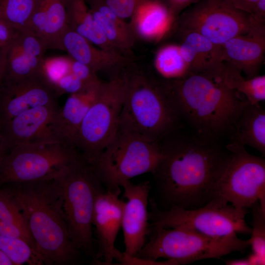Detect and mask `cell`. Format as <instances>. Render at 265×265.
<instances>
[{
  "label": "cell",
  "instance_id": "obj_34",
  "mask_svg": "<svg viewBox=\"0 0 265 265\" xmlns=\"http://www.w3.org/2000/svg\"><path fill=\"white\" fill-rule=\"evenodd\" d=\"M114 260L119 264L123 265H177L178 263L173 260H167L158 261L147 259L136 256H132L128 254L125 252H121L117 249Z\"/></svg>",
  "mask_w": 265,
  "mask_h": 265
},
{
  "label": "cell",
  "instance_id": "obj_16",
  "mask_svg": "<svg viewBox=\"0 0 265 265\" xmlns=\"http://www.w3.org/2000/svg\"><path fill=\"white\" fill-rule=\"evenodd\" d=\"M59 108L57 103L35 107L1 124L3 154L18 145L56 140L50 126Z\"/></svg>",
  "mask_w": 265,
  "mask_h": 265
},
{
  "label": "cell",
  "instance_id": "obj_12",
  "mask_svg": "<svg viewBox=\"0 0 265 265\" xmlns=\"http://www.w3.org/2000/svg\"><path fill=\"white\" fill-rule=\"evenodd\" d=\"M180 31L198 33L221 46L230 39L250 30V14L235 7L228 0H198L178 19Z\"/></svg>",
  "mask_w": 265,
  "mask_h": 265
},
{
  "label": "cell",
  "instance_id": "obj_11",
  "mask_svg": "<svg viewBox=\"0 0 265 265\" xmlns=\"http://www.w3.org/2000/svg\"><path fill=\"white\" fill-rule=\"evenodd\" d=\"M230 155L216 185V197L236 208H251L259 202L265 210V160L253 155L244 146L229 143Z\"/></svg>",
  "mask_w": 265,
  "mask_h": 265
},
{
  "label": "cell",
  "instance_id": "obj_7",
  "mask_svg": "<svg viewBox=\"0 0 265 265\" xmlns=\"http://www.w3.org/2000/svg\"><path fill=\"white\" fill-rule=\"evenodd\" d=\"M161 154L160 142L119 127L112 139L90 165L106 189H114L132 178L153 173Z\"/></svg>",
  "mask_w": 265,
  "mask_h": 265
},
{
  "label": "cell",
  "instance_id": "obj_21",
  "mask_svg": "<svg viewBox=\"0 0 265 265\" xmlns=\"http://www.w3.org/2000/svg\"><path fill=\"white\" fill-rule=\"evenodd\" d=\"M181 54L190 74H209L223 62L221 46L216 45L202 35L191 31H180Z\"/></svg>",
  "mask_w": 265,
  "mask_h": 265
},
{
  "label": "cell",
  "instance_id": "obj_22",
  "mask_svg": "<svg viewBox=\"0 0 265 265\" xmlns=\"http://www.w3.org/2000/svg\"><path fill=\"white\" fill-rule=\"evenodd\" d=\"M92 44L68 26L60 37L59 49L66 51L73 59L95 72L120 63L122 57L118 53L98 49Z\"/></svg>",
  "mask_w": 265,
  "mask_h": 265
},
{
  "label": "cell",
  "instance_id": "obj_1",
  "mask_svg": "<svg viewBox=\"0 0 265 265\" xmlns=\"http://www.w3.org/2000/svg\"><path fill=\"white\" fill-rule=\"evenodd\" d=\"M161 154L152 173L162 200L169 208L194 209L216 197V185L230 155L214 140L197 135L160 142Z\"/></svg>",
  "mask_w": 265,
  "mask_h": 265
},
{
  "label": "cell",
  "instance_id": "obj_39",
  "mask_svg": "<svg viewBox=\"0 0 265 265\" xmlns=\"http://www.w3.org/2000/svg\"><path fill=\"white\" fill-rule=\"evenodd\" d=\"M251 27H265V0H259L250 14Z\"/></svg>",
  "mask_w": 265,
  "mask_h": 265
},
{
  "label": "cell",
  "instance_id": "obj_13",
  "mask_svg": "<svg viewBox=\"0 0 265 265\" xmlns=\"http://www.w3.org/2000/svg\"><path fill=\"white\" fill-rule=\"evenodd\" d=\"M121 186L124 201L122 218L125 252L135 256L146 243L150 233L148 205L151 185L149 181L134 184L128 181Z\"/></svg>",
  "mask_w": 265,
  "mask_h": 265
},
{
  "label": "cell",
  "instance_id": "obj_29",
  "mask_svg": "<svg viewBox=\"0 0 265 265\" xmlns=\"http://www.w3.org/2000/svg\"><path fill=\"white\" fill-rule=\"evenodd\" d=\"M37 0H0V20L26 30Z\"/></svg>",
  "mask_w": 265,
  "mask_h": 265
},
{
  "label": "cell",
  "instance_id": "obj_41",
  "mask_svg": "<svg viewBox=\"0 0 265 265\" xmlns=\"http://www.w3.org/2000/svg\"><path fill=\"white\" fill-rule=\"evenodd\" d=\"M235 7L250 14L259 0H228Z\"/></svg>",
  "mask_w": 265,
  "mask_h": 265
},
{
  "label": "cell",
  "instance_id": "obj_18",
  "mask_svg": "<svg viewBox=\"0 0 265 265\" xmlns=\"http://www.w3.org/2000/svg\"><path fill=\"white\" fill-rule=\"evenodd\" d=\"M265 53V27H251L245 34L234 37L221 46L222 61L248 78L259 75Z\"/></svg>",
  "mask_w": 265,
  "mask_h": 265
},
{
  "label": "cell",
  "instance_id": "obj_26",
  "mask_svg": "<svg viewBox=\"0 0 265 265\" xmlns=\"http://www.w3.org/2000/svg\"><path fill=\"white\" fill-rule=\"evenodd\" d=\"M242 73L222 62L209 76L226 87L244 95L251 104L265 100V76L244 78Z\"/></svg>",
  "mask_w": 265,
  "mask_h": 265
},
{
  "label": "cell",
  "instance_id": "obj_19",
  "mask_svg": "<svg viewBox=\"0 0 265 265\" xmlns=\"http://www.w3.org/2000/svg\"><path fill=\"white\" fill-rule=\"evenodd\" d=\"M98 79L70 94L59 108L50 124L53 139L74 145V140L86 113L94 101L102 83Z\"/></svg>",
  "mask_w": 265,
  "mask_h": 265
},
{
  "label": "cell",
  "instance_id": "obj_23",
  "mask_svg": "<svg viewBox=\"0 0 265 265\" xmlns=\"http://www.w3.org/2000/svg\"><path fill=\"white\" fill-rule=\"evenodd\" d=\"M132 16L135 29L141 37L161 39L169 31L175 17L162 0H143Z\"/></svg>",
  "mask_w": 265,
  "mask_h": 265
},
{
  "label": "cell",
  "instance_id": "obj_2",
  "mask_svg": "<svg viewBox=\"0 0 265 265\" xmlns=\"http://www.w3.org/2000/svg\"><path fill=\"white\" fill-rule=\"evenodd\" d=\"M180 117L196 135L215 140L229 133L248 101L205 74H192L163 84Z\"/></svg>",
  "mask_w": 265,
  "mask_h": 265
},
{
  "label": "cell",
  "instance_id": "obj_25",
  "mask_svg": "<svg viewBox=\"0 0 265 265\" xmlns=\"http://www.w3.org/2000/svg\"><path fill=\"white\" fill-rule=\"evenodd\" d=\"M67 23L72 30L100 49L117 53L89 11L85 0H65Z\"/></svg>",
  "mask_w": 265,
  "mask_h": 265
},
{
  "label": "cell",
  "instance_id": "obj_9",
  "mask_svg": "<svg viewBox=\"0 0 265 265\" xmlns=\"http://www.w3.org/2000/svg\"><path fill=\"white\" fill-rule=\"evenodd\" d=\"M149 202V220L152 227H180L215 238L251 232L245 220L247 209L236 208L221 197H216L205 205L194 209L172 207L163 210L152 198Z\"/></svg>",
  "mask_w": 265,
  "mask_h": 265
},
{
  "label": "cell",
  "instance_id": "obj_38",
  "mask_svg": "<svg viewBox=\"0 0 265 265\" xmlns=\"http://www.w3.org/2000/svg\"><path fill=\"white\" fill-rule=\"evenodd\" d=\"M20 31L0 20V49L6 50L14 42Z\"/></svg>",
  "mask_w": 265,
  "mask_h": 265
},
{
  "label": "cell",
  "instance_id": "obj_20",
  "mask_svg": "<svg viewBox=\"0 0 265 265\" xmlns=\"http://www.w3.org/2000/svg\"><path fill=\"white\" fill-rule=\"evenodd\" d=\"M67 27L65 0H37L26 30L39 37L47 49H59Z\"/></svg>",
  "mask_w": 265,
  "mask_h": 265
},
{
  "label": "cell",
  "instance_id": "obj_17",
  "mask_svg": "<svg viewBox=\"0 0 265 265\" xmlns=\"http://www.w3.org/2000/svg\"><path fill=\"white\" fill-rule=\"evenodd\" d=\"M47 47L36 35L21 31L6 49V69L2 83L21 81L42 76Z\"/></svg>",
  "mask_w": 265,
  "mask_h": 265
},
{
  "label": "cell",
  "instance_id": "obj_43",
  "mask_svg": "<svg viewBox=\"0 0 265 265\" xmlns=\"http://www.w3.org/2000/svg\"><path fill=\"white\" fill-rule=\"evenodd\" d=\"M225 263L228 265H253L248 256L242 259L226 260Z\"/></svg>",
  "mask_w": 265,
  "mask_h": 265
},
{
  "label": "cell",
  "instance_id": "obj_44",
  "mask_svg": "<svg viewBox=\"0 0 265 265\" xmlns=\"http://www.w3.org/2000/svg\"><path fill=\"white\" fill-rule=\"evenodd\" d=\"M0 265H14L10 259L0 250Z\"/></svg>",
  "mask_w": 265,
  "mask_h": 265
},
{
  "label": "cell",
  "instance_id": "obj_4",
  "mask_svg": "<svg viewBox=\"0 0 265 265\" xmlns=\"http://www.w3.org/2000/svg\"><path fill=\"white\" fill-rule=\"evenodd\" d=\"M125 76L119 127L160 142L174 132L180 119L164 84L139 75Z\"/></svg>",
  "mask_w": 265,
  "mask_h": 265
},
{
  "label": "cell",
  "instance_id": "obj_37",
  "mask_svg": "<svg viewBox=\"0 0 265 265\" xmlns=\"http://www.w3.org/2000/svg\"><path fill=\"white\" fill-rule=\"evenodd\" d=\"M71 72L84 84H88L97 79L96 72L87 65L73 59L71 61Z\"/></svg>",
  "mask_w": 265,
  "mask_h": 265
},
{
  "label": "cell",
  "instance_id": "obj_32",
  "mask_svg": "<svg viewBox=\"0 0 265 265\" xmlns=\"http://www.w3.org/2000/svg\"><path fill=\"white\" fill-rule=\"evenodd\" d=\"M0 223L28 227L26 219L14 197L4 186L0 187Z\"/></svg>",
  "mask_w": 265,
  "mask_h": 265
},
{
  "label": "cell",
  "instance_id": "obj_10",
  "mask_svg": "<svg viewBox=\"0 0 265 265\" xmlns=\"http://www.w3.org/2000/svg\"><path fill=\"white\" fill-rule=\"evenodd\" d=\"M125 75L102 82L76 134L74 145L90 164L115 135L125 92Z\"/></svg>",
  "mask_w": 265,
  "mask_h": 265
},
{
  "label": "cell",
  "instance_id": "obj_33",
  "mask_svg": "<svg viewBox=\"0 0 265 265\" xmlns=\"http://www.w3.org/2000/svg\"><path fill=\"white\" fill-rule=\"evenodd\" d=\"M71 61L70 57L65 56L44 58L41 75L53 89L59 79L71 72Z\"/></svg>",
  "mask_w": 265,
  "mask_h": 265
},
{
  "label": "cell",
  "instance_id": "obj_15",
  "mask_svg": "<svg viewBox=\"0 0 265 265\" xmlns=\"http://www.w3.org/2000/svg\"><path fill=\"white\" fill-rule=\"evenodd\" d=\"M58 96L42 76L0 87V122L3 124L30 108L57 103Z\"/></svg>",
  "mask_w": 265,
  "mask_h": 265
},
{
  "label": "cell",
  "instance_id": "obj_6",
  "mask_svg": "<svg viewBox=\"0 0 265 265\" xmlns=\"http://www.w3.org/2000/svg\"><path fill=\"white\" fill-rule=\"evenodd\" d=\"M149 240L135 256L152 260L165 258L179 265L208 259H219L234 252L244 253L248 240L237 235L215 238L186 228L150 226Z\"/></svg>",
  "mask_w": 265,
  "mask_h": 265
},
{
  "label": "cell",
  "instance_id": "obj_28",
  "mask_svg": "<svg viewBox=\"0 0 265 265\" xmlns=\"http://www.w3.org/2000/svg\"><path fill=\"white\" fill-rule=\"evenodd\" d=\"M155 63L157 71L166 78L175 80L190 75L179 45H168L161 48L157 53Z\"/></svg>",
  "mask_w": 265,
  "mask_h": 265
},
{
  "label": "cell",
  "instance_id": "obj_27",
  "mask_svg": "<svg viewBox=\"0 0 265 265\" xmlns=\"http://www.w3.org/2000/svg\"><path fill=\"white\" fill-rule=\"evenodd\" d=\"M85 0L90 12L111 45L115 49L128 50L131 45V37L123 19L113 12L105 0Z\"/></svg>",
  "mask_w": 265,
  "mask_h": 265
},
{
  "label": "cell",
  "instance_id": "obj_31",
  "mask_svg": "<svg viewBox=\"0 0 265 265\" xmlns=\"http://www.w3.org/2000/svg\"><path fill=\"white\" fill-rule=\"evenodd\" d=\"M251 238L248 239L252 253L265 261V210L259 202L251 208Z\"/></svg>",
  "mask_w": 265,
  "mask_h": 265
},
{
  "label": "cell",
  "instance_id": "obj_30",
  "mask_svg": "<svg viewBox=\"0 0 265 265\" xmlns=\"http://www.w3.org/2000/svg\"><path fill=\"white\" fill-rule=\"evenodd\" d=\"M0 250L12 262L14 265L27 264L44 265L41 256L25 241L0 234Z\"/></svg>",
  "mask_w": 265,
  "mask_h": 265
},
{
  "label": "cell",
  "instance_id": "obj_8",
  "mask_svg": "<svg viewBox=\"0 0 265 265\" xmlns=\"http://www.w3.org/2000/svg\"><path fill=\"white\" fill-rule=\"evenodd\" d=\"M81 156L74 145L58 140L15 146L0 159V187L10 183L53 179Z\"/></svg>",
  "mask_w": 265,
  "mask_h": 265
},
{
  "label": "cell",
  "instance_id": "obj_14",
  "mask_svg": "<svg viewBox=\"0 0 265 265\" xmlns=\"http://www.w3.org/2000/svg\"><path fill=\"white\" fill-rule=\"evenodd\" d=\"M121 192L120 188L103 190L96 197L92 217L98 246L94 258L96 264L113 265L124 203L119 198Z\"/></svg>",
  "mask_w": 265,
  "mask_h": 265
},
{
  "label": "cell",
  "instance_id": "obj_42",
  "mask_svg": "<svg viewBox=\"0 0 265 265\" xmlns=\"http://www.w3.org/2000/svg\"><path fill=\"white\" fill-rule=\"evenodd\" d=\"M6 63V50L0 49V87L5 74Z\"/></svg>",
  "mask_w": 265,
  "mask_h": 265
},
{
  "label": "cell",
  "instance_id": "obj_45",
  "mask_svg": "<svg viewBox=\"0 0 265 265\" xmlns=\"http://www.w3.org/2000/svg\"><path fill=\"white\" fill-rule=\"evenodd\" d=\"M3 154V148H2V134H1V125L0 122V159L2 156Z\"/></svg>",
  "mask_w": 265,
  "mask_h": 265
},
{
  "label": "cell",
  "instance_id": "obj_5",
  "mask_svg": "<svg viewBox=\"0 0 265 265\" xmlns=\"http://www.w3.org/2000/svg\"><path fill=\"white\" fill-rule=\"evenodd\" d=\"M53 179L71 240L80 252L94 256L92 217L102 184L82 156Z\"/></svg>",
  "mask_w": 265,
  "mask_h": 265
},
{
  "label": "cell",
  "instance_id": "obj_3",
  "mask_svg": "<svg viewBox=\"0 0 265 265\" xmlns=\"http://www.w3.org/2000/svg\"><path fill=\"white\" fill-rule=\"evenodd\" d=\"M3 186L19 205L44 264L77 263L80 251L69 237L53 179Z\"/></svg>",
  "mask_w": 265,
  "mask_h": 265
},
{
  "label": "cell",
  "instance_id": "obj_35",
  "mask_svg": "<svg viewBox=\"0 0 265 265\" xmlns=\"http://www.w3.org/2000/svg\"><path fill=\"white\" fill-rule=\"evenodd\" d=\"M85 85L71 72L59 79L53 88L58 96L66 93L70 95L80 91Z\"/></svg>",
  "mask_w": 265,
  "mask_h": 265
},
{
  "label": "cell",
  "instance_id": "obj_24",
  "mask_svg": "<svg viewBox=\"0 0 265 265\" xmlns=\"http://www.w3.org/2000/svg\"><path fill=\"white\" fill-rule=\"evenodd\" d=\"M230 143L265 154V110L259 104H246L230 132Z\"/></svg>",
  "mask_w": 265,
  "mask_h": 265
},
{
  "label": "cell",
  "instance_id": "obj_36",
  "mask_svg": "<svg viewBox=\"0 0 265 265\" xmlns=\"http://www.w3.org/2000/svg\"><path fill=\"white\" fill-rule=\"evenodd\" d=\"M143 0H105L109 8L123 19L132 16L136 7Z\"/></svg>",
  "mask_w": 265,
  "mask_h": 265
},
{
  "label": "cell",
  "instance_id": "obj_40",
  "mask_svg": "<svg viewBox=\"0 0 265 265\" xmlns=\"http://www.w3.org/2000/svg\"><path fill=\"white\" fill-rule=\"evenodd\" d=\"M176 17L180 13L198 0H162Z\"/></svg>",
  "mask_w": 265,
  "mask_h": 265
}]
</instances>
